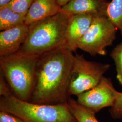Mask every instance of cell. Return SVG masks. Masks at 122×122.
<instances>
[{"mask_svg":"<svg viewBox=\"0 0 122 122\" xmlns=\"http://www.w3.org/2000/svg\"><path fill=\"white\" fill-rule=\"evenodd\" d=\"M74 57L73 52L66 46L40 55L29 102L46 105L67 103L70 98L68 91Z\"/></svg>","mask_w":122,"mask_h":122,"instance_id":"1","label":"cell"},{"mask_svg":"<svg viewBox=\"0 0 122 122\" xmlns=\"http://www.w3.org/2000/svg\"><path fill=\"white\" fill-rule=\"evenodd\" d=\"M70 15L60 12L30 25L29 33L19 51L38 56L66 45V30Z\"/></svg>","mask_w":122,"mask_h":122,"instance_id":"2","label":"cell"},{"mask_svg":"<svg viewBox=\"0 0 122 122\" xmlns=\"http://www.w3.org/2000/svg\"><path fill=\"white\" fill-rule=\"evenodd\" d=\"M39 57L18 51L9 56L0 57V72L13 95L20 100L30 101Z\"/></svg>","mask_w":122,"mask_h":122,"instance_id":"3","label":"cell"},{"mask_svg":"<svg viewBox=\"0 0 122 122\" xmlns=\"http://www.w3.org/2000/svg\"><path fill=\"white\" fill-rule=\"evenodd\" d=\"M0 110L12 114L24 122H77L67 103L35 104L20 100L13 94L0 97Z\"/></svg>","mask_w":122,"mask_h":122,"instance_id":"4","label":"cell"},{"mask_svg":"<svg viewBox=\"0 0 122 122\" xmlns=\"http://www.w3.org/2000/svg\"><path fill=\"white\" fill-rule=\"evenodd\" d=\"M110 65L86 60L82 54L74 55L70 75L68 95L77 96L100 82Z\"/></svg>","mask_w":122,"mask_h":122,"instance_id":"5","label":"cell"},{"mask_svg":"<svg viewBox=\"0 0 122 122\" xmlns=\"http://www.w3.org/2000/svg\"><path fill=\"white\" fill-rule=\"evenodd\" d=\"M118 29L107 16L94 18L89 28L79 41L77 48L93 56L105 55L112 45Z\"/></svg>","mask_w":122,"mask_h":122,"instance_id":"6","label":"cell"},{"mask_svg":"<svg viewBox=\"0 0 122 122\" xmlns=\"http://www.w3.org/2000/svg\"><path fill=\"white\" fill-rule=\"evenodd\" d=\"M116 91L111 79L104 76L95 87L76 96V100L80 105L96 113L103 108L113 106Z\"/></svg>","mask_w":122,"mask_h":122,"instance_id":"7","label":"cell"},{"mask_svg":"<svg viewBox=\"0 0 122 122\" xmlns=\"http://www.w3.org/2000/svg\"><path fill=\"white\" fill-rule=\"evenodd\" d=\"M94 17L89 14L70 16L66 30V46L75 52L78 49L79 41L87 32Z\"/></svg>","mask_w":122,"mask_h":122,"instance_id":"8","label":"cell"},{"mask_svg":"<svg viewBox=\"0 0 122 122\" xmlns=\"http://www.w3.org/2000/svg\"><path fill=\"white\" fill-rule=\"evenodd\" d=\"M30 25L24 24L0 31V57H5L19 51L29 33Z\"/></svg>","mask_w":122,"mask_h":122,"instance_id":"9","label":"cell"},{"mask_svg":"<svg viewBox=\"0 0 122 122\" xmlns=\"http://www.w3.org/2000/svg\"><path fill=\"white\" fill-rule=\"evenodd\" d=\"M109 3L106 0H71L61 7V12L70 16L89 14L94 17L107 16Z\"/></svg>","mask_w":122,"mask_h":122,"instance_id":"10","label":"cell"},{"mask_svg":"<svg viewBox=\"0 0 122 122\" xmlns=\"http://www.w3.org/2000/svg\"><path fill=\"white\" fill-rule=\"evenodd\" d=\"M57 0H34L25 16V23L28 25L53 16L61 12Z\"/></svg>","mask_w":122,"mask_h":122,"instance_id":"11","label":"cell"},{"mask_svg":"<svg viewBox=\"0 0 122 122\" xmlns=\"http://www.w3.org/2000/svg\"><path fill=\"white\" fill-rule=\"evenodd\" d=\"M25 16L14 11L9 4L0 7V30H5L25 24Z\"/></svg>","mask_w":122,"mask_h":122,"instance_id":"12","label":"cell"},{"mask_svg":"<svg viewBox=\"0 0 122 122\" xmlns=\"http://www.w3.org/2000/svg\"><path fill=\"white\" fill-rule=\"evenodd\" d=\"M67 104L77 122H99L95 117L96 113L80 105L76 100L70 98Z\"/></svg>","mask_w":122,"mask_h":122,"instance_id":"13","label":"cell"},{"mask_svg":"<svg viewBox=\"0 0 122 122\" xmlns=\"http://www.w3.org/2000/svg\"><path fill=\"white\" fill-rule=\"evenodd\" d=\"M107 17L122 35V0H112L109 2Z\"/></svg>","mask_w":122,"mask_h":122,"instance_id":"14","label":"cell"},{"mask_svg":"<svg viewBox=\"0 0 122 122\" xmlns=\"http://www.w3.org/2000/svg\"><path fill=\"white\" fill-rule=\"evenodd\" d=\"M110 56L113 59L115 65L117 79L122 86V42L113 49Z\"/></svg>","mask_w":122,"mask_h":122,"instance_id":"15","label":"cell"},{"mask_svg":"<svg viewBox=\"0 0 122 122\" xmlns=\"http://www.w3.org/2000/svg\"><path fill=\"white\" fill-rule=\"evenodd\" d=\"M34 0H13L9 5L16 12L26 16Z\"/></svg>","mask_w":122,"mask_h":122,"instance_id":"16","label":"cell"},{"mask_svg":"<svg viewBox=\"0 0 122 122\" xmlns=\"http://www.w3.org/2000/svg\"><path fill=\"white\" fill-rule=\"evenodd\" d=\"M111 116L115 119H122V92H116V99L109 109Z\"/></svg>","mask_w":122,"mask_h":122,"instance_id":"17","label":"cell"},{"mask_svg":"<svg viewBox=\"0 0 122 122\" xmlns=\"http://www.w3.org/2000/svg\"><path fill=\"white\" fill-rule=\"evenodd\" d=\"M13 94L2 74L0 75V96L5 97Z\"/></svg>","mask_w":122,"mask_h":122,"instance_id":"18","label":"cell"},{"mask_svg":"<svg viewBox=\"0 0 122 122\" xmlns=\"http://www.w3.org/2000/svg\"><path fill=\"white\" fill-rule=\"evenodd\" d=\"M0 122H24L20 118L12 114L5 112L0 111Z\"/></svg>","mask_w":122,"mask_h":122,"instance_id":"19","label":"cell"},{"mask_svg":"<svg viewBox=\"0 0 122 122\" xmlns=\"http://www.w3.org/2000/svg\"><path fill=\"white\" fill-rule=\"evenodd\" d=\"M71 0H57L58 4L62 7V6L67 4Z\"/></svg>","mask_w":122,"mask_h":122,"instance_id":"20","label":"cell"},{"mask_svg":"<svg viewBox=\"0 0 122 122\" xmlns=\"http://www.w3.org/2000/svg\"><path fill=\"white\" fill-rule=\"evenodd\" d=\"M13 0H0V7L8 4Z\"/></svg>","mask_w":122,"mask_h":122,"instance_id":"21","label":"cell"}]
</instances>
